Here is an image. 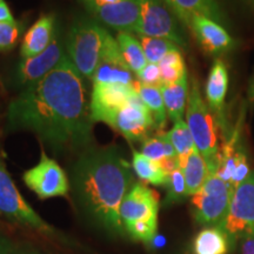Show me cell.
<instances>
[{"instance_id": "cell-1", "label": "cell", "mask_w": 254, "mask_h": 254, "mask_svg": "<svg viewBox=\"0 0 254 254\" xmlns=\"http://www.w3.org/2000/svg\"><path fill=\"white\" fill-rule=\"evenodd\" d=\"M6 118L9 129L33 132L55 151L90 144L94 122L86 88L67 53L58 67L9 103Z\"/></svg>"}, {"instance_id": "cell-2", "label": "cell", "mask_w": 254, "mask_h": 254, "mask_svg": "<svg viewBox=\"0 0 254 254\" xmlns=\"http://www.w3.org/2000/svg\"><path fill=\"white\" fill-rule=\"evenodd\" d=\"M134 185L131 166L118 148H92L72 168V190L81 213L110 234L125 233L120 206Z\"/></svg>"}, {"instance_id": "cell-3", "label": "cell", "mask_w": 254, "mask_h": 254, "mask_svg": "<svg viewBox=\"0 0 254 254\" xmlns=\"http://www.w3.org/2000/svg\"><path fill=\"white\" fill-rule=\"evenodd\" d=\"M186 124L194 140L195 147L208 165L209 172L214 174L218 167L220 151L217 120L213 111L202 99L198 80L193 78L186 110Z\"/></svg>"}, {"instance_id": "cell-4", "label": "cell", "mask_w": 254, "mask_h": 254, "mask_svg": "<svg viewBox=\"0 0 254 254\" xmlns=\"http://www.w3.org/2000/svg\"><path fill=\"white\" fill-rule=\"evenodd\" d=\"M107 32L91 20L75 23L68 32L66 53L82 78L92 80L99 65Z\"/></svg>"}, {"instance_id": "cell-5", "label": "cell", "mask_w": 254, "mask_h": 254, "mask_svg": "<svg viewBox=\"0 0 254 254\" xmlns=\"http://www.w3.org/2000/svg\"><path fill=\"white\" fill-rule=\"evenodd\" d=\"M233 192L231 184L224 182L215 173L209 174L201 190L192 195L194 218L198 224L222 230Z\"/></svg>"}, {"instance_id": "cell-6", "label": "cell", "mask_w": 254, "mask_h": 254, "mask_svg": "<svg viewBox=\"0 0 254 254\" xmlns=\"http://www.w3.org/2000/svg\"><path fill=\"white\" fill-rule=\"evenodd\" d=\"M0 215L47 236L55 234V230L38 215L37 212L20 194L1 159H0Z\"/></svg>"}, {"instance_id": "cell-7", "label": "cell", "mask_w": 254, "mask_h": 254, "mask_svg": "<svg viewBox=\"0 0 254 254\" xmlns=\"http://www.w3.org/2000/svg\"><path fill=\"white\" fill-rule=\"evenodd\" d=\"M138 2L141 14L139 36L166 38L174 41L178 46L186 45L178 24L179 18L166 0H138Z\"/></svg>"}, {"instance_id": "cell-8", "label": "cell", "mask_w": 254, "mask_h": 254, "mask_svg": "<svg viewBox=\"0 0 254 254\" xmlns=\"http://www.w3.org/2000/svg\"><path fill=\"white\" fill-rule=\"evenodd\" d=\"M24 183L40 199H50L68 194L69 183L65 171L55 159L41 151L40 160L23 176Z\"/></svg>"}, {"instance_id": "cell-9", "label": "cell", "mask_w": 254, "mask_h": 254, "mask_svg": "<svg viewBox=\"0 0 254 254\" xmlns=\"http://www.w3.org/2000/svg\"><path fill=\"white\" fill-rule=\"evenodd\" d=\"M65 56V41L57 28L52 43L44 52L31 58H21L14 72L15 85L26 88L36 84L58 67Z\"/></svg>"}, {"instance_id": "cell-10", "label": "cell", "mask_w": 254, "mask_h": 254, "mask_svg": "<svg viewBox=\"0 0 254 254\" xmlns=\"http://www.w3.org/2000/svg\"><path fill=\"white\" fill-rule=\"evenodd\" d=\"M222 230L232 238L254 232V171L234 189Z\"/></svg>"}, {"instance_id": "cell-11", "label": "cell", "mask_w": 254, "mask_h": 254, "mask_svg": "<svg viewBox=\"0 0 254 254\" xmlns=\"http://www.w3.org/2000/svg\"><path fill=\"white\" fill-rule=\"evenodd\" d=\"M134 84V82H133ZM136 93L134 85L95 84L91 93L90 110L93 122H101L113 127L119 111L128 104Z\"/></svg>"}, {"instance_id": "cell-12", "label": "cell", "mask_w": 254, "mask_h": 254, "mask_svg": "<svg viewBox=\"0 0 254 254\" xmlns=\"http://www.w3.org/2000/svg\"><path fill=\"white\" fill-rule=\"evenodd\" d=\"M154 126L153 116L139 94L135 93L117 114L112 128L117 129L128 141L144 142Z\"/></svg>"}, {"instance_id": "cell-13", "label": "cell", "mask_w": 254, "mask_h": 254, "mask_svg": "<svg viewBox=\"0 0 254 254\" xmlns=\"http://www.w3.org/2000/svg\"><path fill=\"white\" fill-rule=\"evenodd\" d=\"M132 73L124 59L118 41L107 33L103 55L92 79V84L133 85L134 80Z\"/></svg>"}, {"instance_id": "cell-14", "label": "cell", "mask_w": 254, "mask_h": 254, "mask_svg": "<svg viewBox=\"0 0 254 254\" xmlns=\"http://www.w3.org/2000/svg\"><path fill=\"white\" fill-rule=\"evenodd\" d=\"M158 193L142 183H135L123 200L120 206V218L125 227L132 222L158 218Z\"/></svg>"}, {"instance_id": "cell-15", "label": "cell", "mask_w": 254, "mask_h": 254, "mask_svg": "<svg viewBox=\"0 0 254 254\" xmlns=\"http://www.w3.org/2000/svg\"><path fill=\"white\" fill-rule=\"evenodd\" d=\"M98 20L118 32L138 33L141 23L138 0H123L116 4L95 6L88 8Z\"/></svg>"}, {"instance_id": "cell-16", "label": "cell", "mask_w": 254, "mask_h": 254, "mask_svg": "<svg viewBox=\"0 0 254 254\" xmlns=\"http://www.w3.org/2000/svg\"><path fill=\"white\" fill-rule=\"evenodd\" d=\"M187 27L193 32L200 46L209 55L226 52L234 45L233 39L220 24L204 15H193Z\"/></svg>"}, {"instance_id": "cell-17", "label": "cell", "mask_w": 254, "mask_h": 254, "mask_svg": "<svg viewBox=\"0 0 254 254\" xmlns=\"http://www.w3.org/2000/svg\"><path fill=\"white\" fill-rule=\"evenodd\" d=\"M56 25L55 15H41L25 33L20 47L21 58H31L44 52L56 36Z\"/></svg>"}, {"instance_id": "cell-18", "label": "cell", "mask_w": 254, "mask_h": 254, "mask_svg": "<svg viewBox=\"0 0 254 254\" xmlns=\"http://www.w3.org/2000/svg\"><path fill=\"white\" fill-rule=\"evenodd\" d=\"M170 4L186 26L193 15H204L220 25L225 21L218 0H170Z\"/></svg>"}, {"instance_id": "cell-19", "label": "cell", "mask_w": 254, "mask_h": 254, "mask_svg": "<svg viewBox=\"0 0 254 254\" xmlns=\"http://www.w3.org/2000/svg\"><path fill=\"white\" fill-rule=\"evenodd\" d=\"M228 88L227 67L221 60H215L209 71L205 93L208 106L213 112L221 113Z\"/></svg>"}, {"instance_id": "cell-20", "label": "cell", "mask_w": 254, "mask_h": 254, "mask_svg": "<svg viewBox=\"0 0 254 254\" xmlns=\"http://www.w3.org/2000/svg\"><path fill=\"white\" fill-rule=\"evenodd\" d=\"M179 165L185 178L189 195H194L201 190L211 174L208 165L204 157L200 154L198 148H194L185 160L180 161Z\"/></svg>"}, {"instance_id": "cell-21", "label": "cell", "mask_w": 254, "mask_h": 254, "mask_svg": "<svg viewBox=\"0 0 254 254\" xmlns=\"http://www.w3.org/2000/svg\"><path fill=\"white\" fill-rule=\"evenodd\" d=\"M165 107L167 117L173 123L182 120L186 111V104L189 101V81L187 74L179 81L171 85H161Z\"/></svg>"}, {"instance_id": "cell-22", "label": "cell", "mask_w": 254, "mask_h": 254, "mask_svg": "<svg viewBox=\"0 0 254 254\" xmlns=\"http://www.w3.org/2000/svg\"><path fill=\"white\" fill-rule=\"evenodd\" d=\"M134 88L139 94L142 103L146 105L150 112L153 116L155 126L159 129H163L166 125L167 112L165 107L161 86H151V85L141 84L140 81H134Z\"/></svg>"}, {"instance_id": "cell-23", "label": "cell", "mask_w": 254, "mask_h": 254, "mask_svg": "<svg viewBox=\"0 0 254 254\" xmlns=\"http://www.w3.org/2000/svg\"><path fill=\"white\" fill-rule=\"evenodd\" d=\"M132 167L141 182L154 186L166 185L168 174L155 161L145 157L141 152L133 150Z\"/></svg>"}, {"instance_id": "cell-24", "label": "cell", "mask_w": 254, "mask_h": 254, "mask_svg": "<svg viewBox=\"0 0 254 254\" xmlns=\"http://www.w3.org/2000/svg\"><path fill=\"white\" fill-rule=\"evenodd\" d=\"M227 234L221 228L208 227L202 230L194 240L195 254H227Z\"/></svg>"}, {"instance_id": "cell-25", "label": "cell", "mask_w": 254, "mask_h": 254, "mask_svg": "<svg viewBox=\"0 0 254 254\" xmlns=\"http://www.w3.org/2000/svg\"><path fill=\"white\" fill-rule=\"evenodd\" d=\"M116 39L118 41L120 51L129 69L138 74L147 64L140 41H138L136 38L127 32H118Z\"/></svg>"}, {"instance_id": "cell-26", "label": "cell", "mask_w": 254, "mask_h": 254, "mask_svg": "<svg viewBox=\"0 0 254 254\" xmlns=\"http://www.w3.org/2000/svg\"><path fill=\"white\" fill-rule=\"evenodd\" d=\"M161 73V85H171L179 81L187 74L185 62L179 49L172 50L159 63Z\"/></svg>"}, {"instance_id": "cell-27", "label": "cell", "mask_w": 254, "mask_h": 254, "mask_svg": "<svg viewBox=\"0 0 254 254\" xmlns=\"http://www.w3.org/2000/svg\"><path fill=\"white\" fill-rule=\"evenodd\" d=\"M141 153L151 160L159 163L166 158H177L172 142L168 139L166 132H159L153 138H147L142 142Z\"/></svg>"}, {"instance_id": "cell-28", "label": "cell", "mask_w": 254, "mask_h": 254, "mask_svg": "<svg viewBox=\"0 0 254 254\" xmlns=\"http://www.w3.org/2000/svg\"><path fill=\"white\" fill-rule=\"evenodd\" d=\"M168 139L172 142L174 150H176L178 158L180 161L185 160L189 155L194 150L195 144L193 140L192 134H190L189 126L184 120H178L174 123L170 132H166Z\"/></svg>"}, {"instance_id": "cell-29", "label": "cell", "mask_w": 254, "mask_h": 254, "mask_svg": "<svg viewBox=\"0 0 254 254\" xmlns=\"http://www.w3.org/2000/svg\"><path fill=\"white\" fill-rule=\"evenodd\" d=\"M139 37H140V44L147 63L159 64L170 51L179 49V46L174 41L166 39V38L146 36Z\"/></svg>"}, {"instance_id": "cell-30", "label": "cell", "mask_w": 254, "mask_h": 254, "mask_svg": "<svg viewBox=\"0 0 254 254\" xmlns=\"http://www.w3.org/2000/svg\"><path fill=\"white\" fill-rule=\"evenodd\" d=\"M165 186L167 189V196L166 200H165V204H174V202L182 201L186 196H189L186 182L182 168H178V170L173 171L172 173L168 174L166 185Z\"/></svg>"}, {"instance_id": "cell-31", "label": "cell", "mask_w": 254, "mask_h": 254, "mask_svg": "<svg viewBox=\"0 0 254 254\" xmlns=\"http://www.w3.org/2000/svg\"><path fill=\"white\" fill-rule=\"evenodd\" d=\"M158 230V218L139 220L125 226V231L136 240L150 244L153 241Z\"/></svg>"}, {"instance_id": "cell-32", "label": "cell", "mask_w": 254, "mask_h": 254, "mask_svg": "<svg viewBox=\"0 0 254 254\" xmlns=\"http://www.w3.org/2000/svg\"><path fill=\"white\" fill-rule=\"evenodd\" d=\"M21 34V24L18 21L0 23V51H9L17 45Z\"/></svg>"}, {"instance_id": "cell-33", "label": "cell", "mask_w": 254, "mask_h": 254, "mask_svg": "<svg viewBox=\"0 0 254 254\" xmlns=\"http://www.w3.org/2000/svg\"><path fill=\"white\" fill-rule=\"evenodd\" d=\"M251 172H252V171H251L250 168L245 152H244L243 148L240 147L239 152H238L236 170H234L233 177H232V180H231V186L233 187V189H236L239 184H241L244 180H246L247 178H249Z\"/></svg>"}, {"instance_id": "cell-34", "label": "cell", "mask_w": 254, "mask_h": 254, "mask_svg": "<svg viewBox=\"0 0 254 254\" xmlns=\"http://www.w3.org/2000/svg\"><path fill=\"white\" fill-rule=\"evenodd\" d=\"M138 81L151 86H161V73L159 64L147 63L144 68L136 74Z\"/></svg>"}, {"instance_id": "cell-35", "label": "cell", "mask_w": 254, "mask_h": 254, "mask_svg": "<svg viewBox=\"0 0 254 254\" xmlns=\"http://www.w3.org/2000/svg\"><path fill=\"white\" fill-rule=\"evenodd\" d=\"M239 239L241 254H254V232L243 234Z\"/></svg>"}, {"instance_id": "cell-36", "label": "cell", "mask_w": 254, "mask_h": 254, "mask_svg": "<svg viewBox=\"0 0 254 254\" xmlns=\"http://www.w3.org/2000/svg\"><path fill=\"white\" fill-rule=\"evenodd\" d=\"M15 19L12 15L11 9L5 1L0 2V23H8V21H14Z\"/></svg>"}, {"instance_id": "cell-37", "label": "cell", "mask_w": 254, "mask_h": 254, "mask_svg": "<svg viewBox=\"0 0 254 254\" xmlns=\"http://www.w3.org/2000/svg\"><path fill=\"white\" fill-rule=\"evenodd\" d=\"M84 4L85 7L87 9L91 7H95V6H101V5H110V4H116V2L123 1V0H80Z\"/></svg>"}, {"instance_id": "cell-38", "label": "cell", "mask_w": 254, "mask_h": 254, "mask_svg": "<svg viewBox=\"0 0 254 254\" xmlns=\"http://www.w3.org/2000/svg\"><path fill=\"white\" fill-rule=\"evenodd\" d=\"M0 254H12L11 243L1 233H0Z\"/></svg>"}, {"instance_id": "cell-39", "label": "cell", "mask_w": 254, "mask_h": 254, "mask_svg": "<svg viewBox=\"0 0 254 254\" xmlns=\"http://www.w3.org/2000/svg\"><path fill=\"white\" fill-rule=\"evenodd\" d=\"M247 97H249V100L251 103H254V75L252 78V80L250 82L249 86V91H247Z\"/></svg>"}, {"instance_id": "cell-40", "label": "cell", "mask_w": 254, "mask_h": 254, "mask_svg": "<svg viewBox=\"0 0 254 254\" xmlns=\"http://www.w3.org/2000/svg\"><path fill=\"white\" fill-rule=\"evenodd\" d=\"M166 2H167V4H168V5H170V6H171V4H170V0H166Z\"/></svg>"}, {"instance_id": "cell-41", "label": "cell", "mask_w": 254, "mask_h": 254, "mask_svg": "<svg viewBox=\"0 0 254 254\" xmlns=\"http://www.w3.org/2000/svg\"><path fill=\"white\" fill-rule=\"evenodd\" d=\"M251 1H252V4L254 5V0H251Z\"/></svg>"}, {"instance_id": "cell-42", "label": "cell", "mask_w": 254, "mask_h": 254, "mask_svg": "<svg viewBox=\"0 0 254 254\" xmlns=\"http://www.w3.org/2000/svg\"><path fill=\"white\" fill-rule=\"evenodd\" d=\"M1 1H4V0H0V2H1Z\"/></svg>"}]
</instances>
